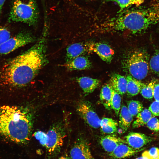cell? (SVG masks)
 <instances>
[{
	"instance_id": "7",
	"label": "cell",
	"mask_w": 159,
	"mask_h": 159,
	"mask_svg": "<svg viewBox=\"0 0 159 159\" xmlns=\"http://www.w3.org/2000/svg\"><path fill=\"white\" fill-rule=\"evenodd\" d=\"M35 38L31 34L26 32L18 33L10 38L0 46V54H6L19 47L33 42Z\"/></svg>"
},
{
	"instance_id": "14",
	"label": "cell",
	"mask_w": 159,
	"mask_h": 159,
	"mask_svg": "<svg viewBox=\"0 0 159 159\" xmlns=\"http://www.w3.org/2000/svg\"><path fill=\"white\" fill-rule=\"evenodd\" d=\"M76 80L86 95L92 93L100 85L101 82L98 79L86 76L78 77Z\"/></svg>"
},
{
	"instance_id": "19",
	"label": "cell",
	"mask_w": 159,
	"mask_h": 159,
	"mask_svg": "<svg viewBox=\"0 0 159 159\" xmlns=\"http://www.w3.org/2000/svg\"><path fill=\"white\" fill-rule=\"evenodd\" d=\"M133 120V116L129 112L127 107L122 105L119 114V127L124 132H126L129 127Z\"/></svg>"
},
{
	"instance_id": "29",
	"label": "cell",
	"mask_w": 159,
	"mask_h": 159,
	"mask_svg": "<svg viewBox=\"0 0 159 159\" xmlns=\"http://www.w3.org/2000/svg\"><path fill=\"white\" fill-rule=\"evenodd\" d=\"M34 136L36 139L38 140L40 144L43 146L45 147L47 143L48 137L47 133L42 131L35 132Z\"/></svg>"
},
{
	"instance_id": "11",
	"label": "cell",
	"mask_w": 159,
	"mask_h": 159,
	"mask_svg": "<svg viewBox=\"0 0 159 159\" xmlns=\"http://www.w3.org/2000/svg\"><path fill=\"white\" fill-rule=\"evenodd\" d=\"M153 140V138L144 134L131 132L125 137V141L126 143L132 148L140 149Z\"/></svg>"
},
{
	"instance_id": "12",
	"label": "cell",
	"mask_w": 159,
	"mask_h": 159,
	"mask_svg": "<svg viewBox=\"0 0 159 159\" xmlns=\"http://www.w3.org/2000/svg\"><path fill=\"white\" fill-rule=\"evenodd\" d=\"M88 52H90L88 42L72 44L67 49L66 59L67 62Z\"/></svg>"
},
{
	"instance_id": "36",
	"label": "cell",
	"mask_w": 159,
	"mask_h": 159,
	"mask_svg": "<svg viewBox=\"0 0 159 159\" xmlns=\"http://www.w3.org/2000/svg\"><path fill=\"white\" fill-rule=\"evenodd\" d=\"M135 159H147L145 157L142 156H141L135 158Z\"/></svg>"
},
{
	"instance_id": "18",
	"label": "cell",
	"mask_w": 159,
	"mask_h": 159,
	"mask_svg": "<svg viewBox=\"0 0 159 159\" xmlns=\"http://www.w3.org/2000/svg\"><path fill=\"white\" fill-rule=\"evenodd\" d=\"M126 78L127 82L126 92L128 95L133 96L138 95L145 84L129 74H127Z\"/></svg>"
},
{
	"instance_id": "28",
	"label": "cell",
	"mask_w": 159,
	"mask_h": 159,
	"mask_svg": "<svg viewBox=\"0 0 159 159\" xmlns=\"http://www.w3.org/2000/svg\"><path fill=\"white\" fill-rule=\"evenodd\" d=\"M142 156L147 159H159V149L154 147L144 151Z\"/></svg>"
},
{
	"instance_id": "32",
	"label": "cell",
	"mask_w": 159,
	"mask_h": 159,
	"mask_svg": "<svg viewBox=\"0 0 159 159\" xmlns=\"http://www.w3.org/2000/svg\"><path fill=\"white\" fill-rule=\"evenodd\" d=\"M148 109L154 116H159V101L155 100L153 102Z\"/></svg>"
},
{
	"instance_id": "25",
	"label": "cell",
	"mask_w": 159,
	"mask_h": 159,
	"mask_svg": "<svg viewBox=\"0 0 159 159\" xmlns=\"http://www.w3.org/2000/svg\"><path fill=\"white\" fill-rule=\"evenodd\" d=\"M155 83L156 81L153 80L148 84H145L140 92L144 98L147 99H151L153 98Z\"/></svg>"
},
{
	"instance_id": "3",
	"label": "cell",
	"mask_w": 159,
	"mask_h": 159,
	"mask_svg": "<svg viewBox=\"0 0 159 159\" xmlns=\"http://www.w3.org/2000/svg\"><path fill=\"white\" fill-rule=\"evenodd\" d=\"M115 16L95 23L94 31L100 33L127 32L139 34L151 27L149 15L144 7L119 11Z\"/></svg>"
},
{
	"instance_id": "1",
	"label": "cell",
	"mask_w": 159,
	"mask_h": 159,
	"mask_svg": "<svg viewBox=\"0 0 159 159\" xmlns=\"http://www.w3.org/2000/svg\"><path fill=\"white\" fill-rule=\"evenodd\" d=\"M46 37L45 32L31 48L5 64L0 74L3 83L14 87H23L34 78L47 62Z\"/></svg>"
},
{
	"instance_id": "20",
	"label": "cell",
	"mask_w": 159,
	"mask_h": 159,
	"mask_svg": "<svg viewBox=\"0 0 159 159\" xmlns=\"http://www.w3.org/2000/svg\"><path fill=\"white\" fill-rule=\"evenodd\" d=\"M112 91L113 89L109 84L103 85L101 90L100 100L105 109L108 110L112 109L111 103Z\"/></svg>"
},
{
	"instance_id": "13",
	"label": "cell",
	"mask_w": 159,
	"mask_h": 159,
	"mask_svg": "<svg viewBox=\"0 0 159 159\" xmlns=\"http://www.w3.org/2000/svg\"><path fill=\"white\" fill-rule=\"evenodd\" d=\"M142 150L134 149L125 143H121L109 153V156L113 159H122L133 155Z\"/></svg>"
},
{
	"instance_id": "2",
	"label": "cell",
	"mask_w": 159,
	"mask_h": 159,
	"mask_svg": "<svg viewBox=\"0 0 159 159\" xmlns=\"http://www.w3.org/2000/svg\"><path fill=\"white\" fill-rule=\"evenodd\" d=\"M32 126V116L27 110L0 107V135L17 143L26 144L30 140Z\"/></svg>"
},
{
	"instance_id": "37",
	"label": "cell",
	"mask_w": 159,
	"mask_h": 159,
	"mask_svg": "<svg viewBox=\"0 0 159 159\" xmlns=\"http://www.w3.org/2000/svg\"></svg>"
},
{
	"instance_id": "34",
	"label": "cell",
	"mask_w": 159,
	"mask_h": 159,
	"mask_svg": "<svg viewBox=\"0 0 159 159\" xmlns=\"http://www.w3.org/2000/svg\"><path fill=\"white\" fill-rule=\"evenodd\" d=\"M6 0H0V16L1 14L3 6Z\"/></svg>"
},
{
	"instance_id": "8",
	"label": "cell",
	"mask_w": 159,
	"mask_h": 159,
	"mask_svg": "<svg viewBox=\"0 0 159 159\" xmlns=\"http://www.w3.org/2000/svg\"><path fill=\"white\" fill-rule=\"evenodd\" d=\"M76 110L79 115L90 127L95 129L100 127L101 120L90 102L86 101L80 102L77 106Z\"/></svg>"
},
{
	"instance_id": "21",
	"label": "cell",
	"mask_w": 159,
	"mask_h": 159,
	"mask_svg": "<svg viewBox=\"0 0 159 159\" xmlns=\"http://www.w3.org/2000/svg\"><path fill=\"white\" fill-rule=\"evenodd\" d=\"M118 125L115 120L109 118L104 117L100 121V127L102 132L107 134H112L115 132Z\"/></svg>"
},
{
	"instance_id": "16",
	"label": "cell",
	"mask_w": 159,
	"mask_h": 159,
	"mask_svg": "<svg viewBox=\"0 0 159 159\" xmlns=\"http://www.w3.org/2000/svg\"><path fill=\"white\" fill-rule=\"evenodd\" d=\"M66 66L70 70H82L91 68L92 64L87 57L80 56L67 62Z\"/></svg>"
},
{
	"instance_id": "31",
	"label": "cell",
	"mask_w": 159,
	"mask_h": 159,
	"mask_svg": "<svg viewBox=\"0 0 159 159\" xmlns=\"http://www.w3.org/2000/svg\"><path fill=\"white\" fill-rule=\"evenodd\" d=\"M10 32L5 27H0V46L10 37Z\"/></svg>"
},
{
	"instance_id": "30",
	"label": "cell",
	"mask_w": 159,
	"mask_h": 159,
	"mask_svg": "<svg viewBox=\"0 0 159 159\" xmlns=\"http://www.w3.org/2000/svg\"><path fill=\"white\" fill-rule=\"evenodd\" d=\"M146 124L150 130L155 132L159 131V120L157 118L154 117H152Z\"/></svg>"
},
{
	"instance_id": "33",
	"label": "cell",
	"mask_w": 159,
	"mask_h": 159,
	"mask_svg": "<svg viewBox=\"0 0 159 159\" xmlns=\"http://www.w3.org/2000/svg\"><path fill=\"white\" fill-rule=\"evenodd\" d=\"M153 97L155 100L159 101V83L156 84L155 86Z\"/></svg>"
},
{
	"instance_id": "10",
	"label": "cell",
	"mask_w": 159,
	"mask_h": 159,
	"mask_svg": "<svg viewBox=\"0 0 159 159\" xmlns=\"http://www.w3.org/2000/svg\"><path fill=\"white\" fill-rule=\"evenodd\" d=\"M90 52L96 53L104 61L110 63L114 54L113 49L109 45L103 43L89 42Z\"/></svg>"
},
{
	"instance_id": "5",
	"label": "cell",
	"mask_w": 159,
	"mask_h": 159,
	"mask_svg": "<svg viewBox=\"0 0 159 159\" xmlns=\"http://www.w3.org/2000/svg\"><path fill=\"white\" fill-rule=\"evenodd\" d=\"M39 17L36 0H14L8 18L9 22H21L35 26Z\"/></svg>"
},
{
	"instance_id": "6",
	"label": "cell",
	"mask_w": 159,
	"mask_h": 159,
	"mask_svg": "<svg viewBox=\"0 0 159 159\" xmlns=\"http://www.w3.org/2000/svg\"><path fill=\"white\" fill-rule=\"evenodd\" d=\"M47 143L45 146L48 159L54 158L59 154L64 143L66 133L61 122L53 125L47 133Z\"/></svg>"
},
{
	"instance_id": "4",
	"label": "cell",
	"mask_w": 159,
	"mask_h": 159,
	"mask_svg": "<svg viewBox=\"0 0 159 159\" xmlns=\"http://www.w3.org/2000/svg\"><path fill=\"white\" fill-rule=\"evenodd\" d=\"M149 56L144 49H138L130 51L123 60V68L135 79L141 80L147 76L149 68Z\"/></svg>"
},
{
	"instance_id": "24",
	"label": "cell",
	"mask_w": 159,
	"mask_h": 159,
	"mask_svg": "<svg viewBox=\"0 0 159 159\" xmlns=\"http://www.w3.org/2000/svg\"><path fill=\"white\" fill-rule=\"evenodd\" d=\"M128 110L133 117L137 115L143 108L142 104L139 101L132 100L127 102Z\"/></svg>"
},
{
	"instance_id": "27",
	"label": "cell",
	"mask_w": 159,
	"mask_h": 159,
	"mask_svg": "<svg viewBox=\"0 0 159 159\" xmlns=\"http://www.w3.org/2000/svg\"><path fill=\"white\" fill-rule=\"evenodd\" d=\"M149 66L152 72L159 77V51L155 52L150 59Z\"/></svg>"
},
{
	"instance_id": "15",
	"label": "cell",
	"mask_w": 159,
	"mask_h": 159,
	"mask_svg": "<svg viewBox=\"0 0 159 159\" xmlns=\"http://www.w3.org/2000/svg\"><path fill=\"white\" fill-rule=\"evenodd\" d=\"M100 143L106 152L110 153L121 143H125V140L114 135H107L102 137Z\"/></svg>"
},
{
	"instance_id": "9",
	"label": "cell",
	"mask_w": 159,
	"mask_h": 159,
	"mask_svg": "<svg viewBox=\"0 0 159 159\" xmlns=\"http://www.w3.org/2000/svg\"><path fill=\"white\" fill-rule=\"evenodd\" d=\"M72 159H93L88 143L80 137L76 139L70 151Z\"/></svg>"
},
{
	"instance_id": "23",
	"label": "cell",
	"mask_w": 159,
	"mask_h": 159,
	"mask_svg": "<svg viewBox=\"0 0 159 159\" xmlns=\"http://www.w3.org/2000/svg\"><path fill=\"white\" fill-rule=\"evenodd\" d=\"M105 1H112L115 2L119 6L120 10L119 11H122L126 9L129 6L135 5L139 6L142 4L144 0H105Z\"/></svg>"
},
{
	"instance_id": "26",
	"label": "cell",
	"mask_w": 159,
	"mask_h": 159,
	"mask_svg": "<svg viewBox=\"0 0 159 159\" xmlns=\"http://www.w3.org/2000/svg\"><path fill=\"white\" fill-rule=\"evenodd\" d=\"M121 101L120 94L113 89L111 105L112 109L117 116L118 115L121 109Z\"/></svg>"
},
{
	"instance_id": "35",
	"label": "cell",
	"mask_w": 159,
	"mask_h": 159,
	"mask_svg": "<svg viewBox=\"0 0 159 159\" xmlns=\"http://www.w3.org/2000/svg\"><path fill=\"white\" fill-rule=\"evenodd\" d=\"M58 159H72L70 157H67L64 156H62L60 157Z\"/></svg>"
},
{
	"instance_id": "22",
	"label": "cell",
	"mask_w": 159,
	"mask_h": 159,
	"mask_svg": "<svg viewBox=\"0 0 159 159\" xmlns=\"http://www.w3.org/2000/svg\"><path fill=\"white\" fill-rule=\"evenodd\" d=\"M154 116L149 109H143L137 115L136 119L132 124V127L135 128L143 126L151 118Z\"/></svg>"
},
{
	"instance_id": "17",
	"label": "cell",
	"mask_w": 159,
	"mask_h": 159,
	"mask_svg": "<svg viewBox=\"0 0 159 159\" xmlns=\"http://www.w3.org/2000/svg\"><path fill=\"white\" fill-rule=\"evenodd\" d=\"M127 83L126 78L124 76L114 73L111 76L109 84L114 90L122 95L126 92Z\"/></svg>"
}]
</instances>
